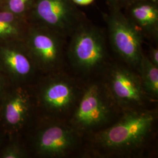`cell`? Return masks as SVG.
I'll list each match as a JSON object with an SVG mask.
<instances>
[{"mask_svg": "<svg viewBox=\"0 0 158 158\" xmlns=\"http://www.w3.org/2000/svg\"><path fill=\"white\" fill-rule=\"evenodd\" d=\"M158 108L123 111L107 127L84 137L83 156L137 158L148 155L156 137Z\"/></svg>", "mask_w": 158, "mask_h": 158, "instance_id": "obj_1", "label": "cell"}, {"mask_svg": "<svg viewBox=\"0 0 158 158\" xmlns=\"http://www.w3.org/2000/svg\"><path fill=\"white\" fill-rule=\"evenodd\" d=\"M31 156L67 158L82 151L84 138L68 119L38 115L23 137Z\"/></svg>", "mask_w": 158, "mask_h": 158, "instance_id": "obj_2", "label": "cell"}, {"mask_svg": "<svg viewBox=\"0 0 158 158\" xmlns=\"http://www.w3.org/2000/svg\"><path fill=\"white\" fill-rule=\"evenodd\" d=\"M122 113L102 79H90L68 120L84 138L113 124Z\"/></svg>", "mask_w": 158, "mask_h": 158, "instance_id": "obj_3", "label": "cell"}, {"mask_svg": "<svg viewBox=\"0 0 158 158\" xmlns=\"http://www.w3.org/2000/svg\"><path fill=\"white\" fill-rule=\"evenodd\" d=\"M82 81L66 69L40 74L32 84L39 115L68 119L81 94Z\"/></svg>", "mask_w": 158, "mask_h": 158, "instance_id": "obj_4", "label": "cell"}, {"mask_svg": "<svg viewBox=\"0 0 158 158\" xmlns=\"http://www.w3.org/2000/svg\"><path fill=\"white\" fill-rule=\"evenodd\" d=\"M69 37L66 57L76 76L90 80L100 76L111 62L104 33L94 26L81 23Z\"/></svg>", "mask_w": 158, "mask_h": 158, "instance_id": "obj_5", "label": "cell"}, {"mask_svg": "<svg viewBox=\"0 0 158 158\" xmlns=\"http://www.w3.org/2000/svg\"><path fill=\"white\" fill-rule=\"evenodd\" d=\"M38 115L32 85H10L0 101V127L7 139L23 138Z\"/></svg>", "mask_w": 158, "mask_h": 158, "instance_id": "obj_6", "label": "cell"}, {"mask_svg": "<svg viewBox=\"0 0 158 158\" xmlns=\"http://www.w3.org/2000/svg\"><path fill=\"white\" fill-rule=\"evenodd\" d=\"M100 77L122 111L150 107L155 102L144 90L138 72L124 63L110 62Z\"/></svg>", "mask_w": 158, "mask_h": 158, "instance_id": "obj_7", "label": "cell"}, {"mask_svg": "<svg viewBox=\"0 0 158 158\" xmlns=\"http://www.w3.org/2000/svg\"><path fill=\"white\" fill-rule=\"evenodd\" d=\"M65 39L50 29L29 23L23 42L40 74L66 69Z\"/></svg>", "mask_w": 158, "mask_h": 158, "instance_id": "obj_8", "label": "cell"}, {"mask_svg": "<svg viewBox=\"0 0 158 158\" xmlns=\"http://www.w3.org/2000/svg\"><path fill=\"white\" fill-rule=\"evenodd\" d=\"M110 44L122 62L137 71L143 54V36L128 18L114 11L107 18Z\"/></svg>", "mask_w": 158, "mask_h": 158, "instance_id": "obj_9", "label": "cell"}, {"mask_svg": "<svg viewBox=\"0 0 158 158\" xmlns=\"http://www.w3.org/2000/svg\"><path fill=\"white\" fill-rule=\"evenodd\" d=\"M28 21L50 29L64 38L81 23L71 0H35Z\"/></svg>", "mask_w": 158, "mask_h": 158, "instance_id": "obj_10", "label": "cell"}, {"mask_svg": "<svg viewBox=\"0 0 158 158\" xmlns=\"http://www.w3.org/2000/svg\"><path fill=\"white\" fill-rule=\"evenodd\" d=\"M0 72L11 84L32 85L40 75L23 40L0 42Z\"/></svg>", "mask_w": 158, "mask_h": 158, "instance_id": "obj_11", "label": "cell"}, {"mask_svg": "<svg viewBox=\"0 0 158 158\" xmlns=\"http://www.w3.org/2000/svg\"><path fill=\"white\" fill-rule=\"evenodd\" d=\"M129 19L143 35L157 38L158 9L155 2L137 0L131 3Z\"/></svg>", "mask_w": 158, "mask_h": 158, "instance_id": "obj_12", "label": "cell"}, {"mask_svg": "<svg viewBox=\"0 0 158 158\" xmlns=\"http://www.w3.org/2000/svg\"><path fill=\"white\" fill-rule=\"evenodd\" d=\"M137 72L139 75L142 85L148 96L156 102L158 98V66L151 62L143 54Z\"/></svg>", "mask_w": 158, "mask_h": 158, "instance_id": "obj_13", "label": "cell"}, {"mask_svg": "<svg viewBox=\"0 0 158 158\" xmlns=\"http://www.w3.org/2000/svg\"><path fill=\"white\" fill-rule=\"evenodd\" d=\"M30 156L23 138L7 139L0 149V158H27Z\"/></svg>", "mask_w": 158, "mask_h": 158, "instance_id": "obj_14", "label": "cell"}, {"mask_svg": "<svg viewBox=\"0 0 158 158\" xmlns=\"http://www.w3.org/2000/svg\"><path fill=\"white\" fill-rule=\"evenodd\" d=\"M28 24L18 25L0 21V42L23 40Z\"/></svg>", "mask_w": 158, "mask_h": 158, "instance_id": "obj_15", "label": "cell"}, {"mask_svg": "<svg viewBox=\"0 0 158 158\" xmlns=\"http://www.w3.org/2000/svg\"><path fill=\"white\" fill-rule=\"evenodd\" d=\"M35 1V0H4L0 8L28 20L29 14Z\"/></svg>", "mask_w": 158, "mask_h": 158, "instance_id": "obj_16", "label": "cell"}, {"mask_svg": "<svg viewBox=\"0 0 158 158\" xmlns=\"http://www.w3.org/2000/svg\"><path fill=\"white\" fill-rule=\"evenodd\" d=\"M0 21L18 25H27L29 23L28 20L1 8H0Z\"/></svg>", "mask_w": 158, "mask_h": 158, "instance_id": "obj_17", "label": "cell"}, {"mask_svg": "<svg viewBox=\"0 0 158 158\" xmlns=\"http://www.w3.org/2000/svg\"><path fill=\"white\" fill-rule=\"evenodd\" d=\"M11 83L0 72V101Z\"/></svg>", "mask_w": 158, "mask_h": 158, "instance_id": "obj_18", "label": "cell"}, {"mask_svg": "<svg viewBox=\"0 0 158 158\" xmlns=\"http://www.w3.org/2000/svg\"><path fill=\"white\" fill-rule=\"evenodd\" d=\"M149 60L155 66H158V49L157 48L150 47L148 56H147Z\"/></svg>", "mask_w": 158, "mask_h": 158, "instance_id": "obj_19", "label": "cell"}, {"mask_svg": "<svg viewBox=\"0 0 158 158\" xmlns=\"http://www.w3.org/2000/svg\"><path fill=\"white\" fill-rule=\"evenodd\" d=\"M74 4L79 6H87L91 4L94 0H71Z\"/></svg>", "mask_w": 158, "mask_h": 158, "instance_id": "obj_20", "label": "cell"}, {"mask_svg": "<svg viewBox=\"0 0 158 158\" xmlns=\"http://www.w3.org/2000/svg\"><path fill=\"white\" fill-rule=\"evenodd\" d=\"M6 140H7V138L6 137V135L4 134V132L0 127V149L1 148V147H2V145H4V143L6 142Z\"/></svg>", "mask_w": 158, "mask_h": 158, "instance_id": "obj_21", "label": "cell"}, {"mask_svg": "<svg viewBox=\"0 0 158 158\" xmlns=\"http://www.w3.org/2000/svg\"><path fill=\"white\" fill-rule=\"evenodd\" d=\"M136 1H137V0H117V2H118V1H121L122 2H125V3L131 4Z\"/></svg>", "mask_w": 158, "mask_h": 158, "instance_id": "obj_22", "label": "cell"}, {"mask_svg": "<svg viewBox=\"0 0 158 158\" xmlns=\"http://www.w3.org/2000/svg\"><path fill=\"white\" fill-rule=\"evenodd\" d=\"M108 2L110 3V5L114 6L117 4V0H107Z\"/></svg>", "mask_w": 158, "mask_h": 158, "instance_id": "obj_23", "label": "cell"}, {"mask_svg": "<svg viewBox=\"0 0 158 158\" xmlns=\"http://www.w3.org/2000/svg\"><path fill=\"white\" fill-rule=\"evenodd\" d=\"M3 1H4V0H0V6L2 5V4L3 3Z\"/></svg>", "mask_w": 158, "mask_h": 158, "instance_id": "obj_24", "label": "cell"}, {"mask_svg": "<svg viewBox=\"0 0 158 158\" xmlns=\"http://www.w3.org/2000/svg\"><path fill=\"white\" fill-rule=\"evenodd\" d=\"M153 1H154V2H156L157 1H158V0H152Z\"/></svg>", "mask_w": 158, "mask_h": 158, "instance_id": "obj_25", "label": "cell"}]
</instances>
